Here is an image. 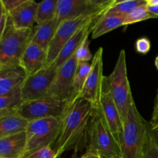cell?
<instances>
[{"label": "cell", "instance_id": "36", "mask_svg": "<svg viewBox=\"0 0 158 158\" xmlns=\"http://www.w3.org/2000/svg\"><path fill=\"white\" fill-rule=\"evenodd\" d=\"M148 131H149L150 134H151V137L153 138L154 141L158 147V130H152L150 128L149 123H148Z\"/></svg>", "mask_w": 158, "mask_h": 158}, {"label": "cell", "instance_id": "10", "mask_svg": "<svg viewBox=\"0 0 158 158\" xmlns=\"http://www.w3.org/2000/svg\"><path fill=\"white\" fill-rule=\"evenodd\" d=\"M57 69L58 68L52 65H46L37 72L28 75L21 87L23 101L47 97L48 91L55 78Z\"/></svg>", "mask_w": 158, "mask_h": 158}, {"label": "cell", "instance_id": "15", "mask_svg": "<svg viewBox=\"0 0 158 158\" xmlns=\"http://www.w3.org/2000/svg\"><path fill=\"white\" fill-rule=\"evenodd\" d=\"M38 6V2L30 0L9 12L14 27L18 29H32L36 24Z\"/></svg>", "mask_w": 158, "mask_h": 158}, {"label": "cell", "instance_id": "28", "mask_svg": "<svg viewBox=\"0 0 158 158\" xmlns=\"http://www.w3.org/2000/svg\"><path fill=\"white\" fill-rule=\"evenodd\" d=\"M143 158H158V147L148 131L143 151Z\"/></svg>", "mask_w": 158, "mask_h": 158}, {"label": "cell", "instance_id": "3", "mask_svg": "<svg viewBox=\"0 0 158 158\" xmlns=\"http://www.w3.org/2000/svg\"><path fill=\"white\" fill-rule=\"evenodd\" d=\"M105 84L114 99L123 121L130 107L134 103L127 77L126 52L123 49L120 50L119 53L113 72L110 76L105 77Z\"/></svg>", "mask_w": 158, "mask_h": 158}, {"label": "cell", "instance_id": "17", "mask_svg": "<svg viewBox=\"0 0 158 158\" xmlns=\"http://www.w3.org/2000/svg\"><path fill=\"white\" fill-rule=\"evenodd\" d=\"M28 74L19 66L0 69V96L20 89Z\"/></svg>", "mask_w": 158, "mask_h": 158}, {"label": "cell", "instance_id": "29", "mask_svg": "<svg viewBox=\"0 0 158 158\" xmlns=\"http://www.w3.org/2000/svg\"><path fill=\"white\" fill-rule=\"evenodd\" d=\"M27 158H60L56 152L51 147H45L32 153Z\"/></svg>", "mask_w": 158, "mask_h": 158}, {"label": "cell", "instance_id": "38", "mask_svg": "<svg viewBox=\"0 0 158 158\" xmlns=\"http://www.w3.org/2000/svg\"><path fill=\"white\" fill-rule=\"evenodd\" d=\"M146 2L148 6H158V0H146Z\"/></svg>", "mask_w": 158, "mask_h": 158}, {"label": "cell", "instance_id": "9", "mask_svg": "<svg viewBox=\"0 0 158 158\" xmlns=\"http://www.w3.org/2000/svg\"><path fill=\"white\" fill-rule=\"evenodd\" d=\"M103 55V47H100L93 57L90 70L80 97V99L89 102L94 109L99 107L104 86Z\"/></svg>", "mask_w": 158, "mask_h": 158}, {"label": "cell", "instance_id": "33", "mask_svg": "<svg viewBox=\"0 0 158 158\" xmlns=\"http://www.w3.org/2000/svg\"><path fill=\"white\" fill-rule=\"evenodd\" d=\"M149 127L152 130H158V109L153 111L152 117L149 122Z\"/></svg>", "mask_w": 158, "mask_h": 158}, {"label": "cell", "instance_id": "42", "mask_svg": "<svg viewBox=\"0 0 158 158\" xmlns=\"http://www.w3.org/2000/svg\"><path fill=\"white\" fill-rule=\"evenodd\" d=\"M101 158H121L120 156H112V157H108V156L101 155Z\"/></svg>", "mask_w": 158, "mask_h": 158}, {"label": "cell", "instance_id": "8", "mask_svg": "<svg viewBox=\"0 0 158 158\" xmlns=\"http://www.w3.org/2000/svg\"><path fill=\"white\" fill-rule=\"evenodd\" d=\"M67 108V102L45 97L37 100L24 101L17 113L29 121L39 119L60 117L64 114Z\"/></svg>", "mask_w": 158, "mask_h": 158}, {"label": "cell", "instance_id": "13", "mask_svg": "<svg viewBox=\"0 0 158 158\" xmlns=\"http://www.w3.org/2000/svg\"><path fill=\"white\" fill-rule=\"evenodd\" d=\"M98 108L100 109L108 127L120 143V135L123 130V119L120 116L114 99L112 98L106 88L105 80Z\"/></svg>", "mask_w": 158, "mask_h": 158}, {"label": "cell", "instance_id": "34", "mask_svg": "<svg viewBox=\"0 0 158 158\" xmlns=\"http://www.w3.org/2000/svg\"><path fill=\"white\" fill-rule=\"evenodd\" d=\"M81 158H101V155L97 151L90 149H86V152L81 156Z\"/></svg>", "mask_w": 158, "mask_h": 158}, {"label": "cell", "instance_id": "5", "mask_svg": "<svg viewBox=\"0 0 158 158\" xmlns=\"http://www.w3.org/2000/svg\"><path fill=\"white\" fill-rule=\"evenodd\" d=\"M32 32V29H16L9 19L6 30L0 35V69L19 65L20 59L31 40Z\"/></svg>", "mask_w": 158, "mask_h": 158}, {"label": "cell", "instance_id": "26", "mask_svg": "<svg viewBox=\"0 0 158 158\" xmlns=\"http://www.w3.org/2000/svg\"><path fill=\"white\" fill-rule=\"evenodd\" d=\"M149 19H157V17L149 12L148 5H143L136 8L131 13L124 17L125 26L134 24Z\"/></svg>", "mask_w": 158, "mask_h": 158}, {"label": "cell", "instance_id": "41", "mask_svg": "<svg viewBox=\"0 0 158 158\" xmlns=\"http://www.w3.org/2000/svg\"><path fill=\"white\" fill-rule=\"evenodd\" d=\"M69 158H81V157L78 155V151H73L72 155L70 156Z\"/></svg>", "mask_w": 158, "mask_h": 158}, {"label": "cell", "instance_id": "40", "mask_svg": "<svg viewBox=\"0 0 158 158\" xmlns=\"http://www.w3.org/2000/svg\"><path fill=\"white\" fill-rule=\"evenodd\" d=\"M158 109V89L157 91V95H156L155 100H154V110Z\"/></svg>", "mask_w": 158, "mask_h": 158}, {"label": "cell", "instance_id": "1", "mask_svg": "<svg viewBox=\"0 0 158 158\" xmlns=\"http://www.w3.org/2000/svg\"><path fill=\"white\" fill-rule=\"evenodd\" d=\"M94 107L89 102L78 99L67 105L62 117L61 127L53 148L60 157L68 151H82L87 147V133Z\"/></svg>", "mask_w": 158, "mask_h": 158}, {"label": "cell", "instance_id": "11", "mask_svg": "<svg viewBox=\"0 0 158 158\" xmlns=\"http://www.w3.org/2000/svg\"><path fill=\"white\" fill-rule=\"evenodd\" d=\"M78 64L79 61L74 54L72 57L59 66L55 78L48 91L49 97L56 100L67 102Z\"/></svg>", "mask_w": 158, "mask_h": 158}, {"label": "cell", "instance_id": "44", "mask_svg": "<svg viewBox=\"0 0 158 158\" xmlns=\"http://www.w3.org/2000/svg\"><path fill=\"white\" fill-rule=\"evenodd\" d=\"M32 1H35V0H32Z\"/></svg>", "mask_w": 158, "mask_h": 158}, {"label": "cell", "instance_id": "7", "mask_svg": "<svg viewBox=\"0 0 158 158\" xmlns=\"http://www.w3.org/2000/svg\"><path fill=\"white\" fill-rule=\"evenodd\" d=\"M108 9L109 7L105 8L99 12L90 14V15H82L77 18L72 19L64 20L60 23L57 26L55 35L48 48L47 65H51L53 63L63 46L82 26L95 19L99 15H102L103 12H106Z\"/></svg>", "mask_w": 158, "mask_h": 158}, {"label": "cell", "instance_id": "24", "mask_svg": "<svg viewBox=\"0 0 158 158\" xmlns=\"http://www.w3.org/2000/svg\"><path fill=\"white\" fill-rule=\"evenodd\" d=\"M59 0H42L39 3L36 24L46 23L56 18Z\"/></svg>", "mask_w": 158, "mask_h": 158}, {"label": "cell", "instance_id": "22", "mask_svg": "<svg viewBox=\"0 0 158 158\" xmlns=\"http://www.w3.org/2000/svg\"><path fill=\"white\" fill-rule=\"evenodd\" d=\"M90 67L91 63H86V62L79 63L77 72L74 76L72 86H71L69 98L67 100V105L71 104L74 103L76 100L80 99L83 86L90 70Z\"/></svg>", "mask_w": 158, "mask_h": 158}, {"label": "cell", "instance_id": "35", "mask_svg": "<svg viewBox=\"0 0 158 158\" xmlns=\"http://www.w3.org/2000/svg\"><path fill=\"white\" fill-rule=\"evenodd\" d=\"M114 0H93V2L97 7H107L111 6Z\"/></svg>", "mask_w": 158, "mask_h": 158}, {"label": "cell", "instance_id": "31", "mask_svg": "<svg viewBox=\"0 0 158 158\" xmlns=\"http://www.w3.org/2000/svg\"><path fill=\"white\" fill-rule=\"evenodd\" d=\"M29 1L30 0H0L1 6L4 7L8 12H10L13 9H16L19 6Z\"/></svg>", "mask_w": 158, "mask_h": 158}, {"label": "cell", "instance_id": "43", "mask_svg": "<svg viewBox=\"0 0 158 158\" xmlns=\"http://www.w3.org/2000/svg\"><path fill=\"white\" fill-rule=\"evenodd\" d=\"M155 66H156V68H157L158 70V55L157 56V57H156L155 59Z\"/></svg>", "mask_w": 158, "mask_h": 158}, {"label": "cell", "instance_id": "4", "mask_svg": "<svg viewBox=\"0 0 158 158\" xmlns=\"http://www.w3.org/2000/svg\"><path fill=\"white\" fill-rule=\"evenodd\" d=\"M86 149L97 151L103 156H120V145L108 127L99 108L94 109L87 133Z\"/></svg>", "mask_w": 158, "mask_h": 158}, {"label": "cell", "instance_id": "23", "mask_svg": "<svg viewBox=\"0 0 158 158\" xmlns=\"http://www.w3.org/2000/svg\"><path fill=\"white\" fill-rule=\"evenodd\" d=\"M21 88L4 96H0V117L17 113L23 103Z\"/></svg>", "mask_w": 158, "mask_h": 158}, {"label": "cell", "instance_id": "14", "mask_svg": "<svg viewBox=\"0 0 158 158\" xmlns=\"http://www.w3.org/2000/svg\"><path fill=\"white\" fill-rule=\"evenodd\" d=\"M47 51L29 42L19 61V66L28 75L34 73L47 65Z\"/></svg>", "mask_w": 158, "mask_h": 158}, {"label": "cell", "instance_id": "32", "mask_svg": "<svg viewBox=\"0 0 158 158\" xmlns=\"http://www.w3.org/2000/svg\"><path fill=\"white\" fill-rule=\"evenodd\" d=\"M9 13L1 6V15H0V35L3 34L8 26L9 22Z\"/></svg>", "mask_w": 158, "mask_h": 158}, {"label": "cell", "instance_id": "16", "mask_svg": "<svg viewBox=\"0 0 158 158\" xmlns=\"http://www.w3.org/2000/svg\"><path fill=\"white\" fill-rule=\"evenodd\" d=\"M104 13V12H103ZM100 16V15H99ZM98 16V17H99ZM97 17V18H98ZM97 18H96L95 19L91 21L90 23H87V24L84 25L83 26H82L69 40H68L67 43L63 46V47L62 48V49L60 50V52H59L58 56L56 58V60H54L53 63L51 65L56 66V67L58 68L59 66H61L63 63H64L67 60H69L70 57H72L74 54L77 52V49L80 46V45L81 44V43L83 42V40H84L85 37L88 35V34L91 33V29H92V26L94 25V22L97 19Z\"/></svg>", "mask_w": 158, "mask_h": 158}, {"label": "cell", "instance_id": "6", "mask_svg": "<svg viewBox=\"0 0 158 158\" xmlns=\"http://www.w3.org/2000/svg\"><path fill=\"white\" fill-rule=\"evenodd\" d=\"M62 118L49 117L29 121L26 133L27 138L24 157L45 147H51L56 143L61 127Z\"/></svg>", "mask_w": 158, "mask_h": 158}, {"label": "cell", "instance_id": "27", "mask_svg": "<svg viewBox=\"0 0 158 158\" xmlns=\"http://www.w3.org/2000/svg\"><path fill=\"white\" fill-rule=\"evenodd\" d=\"M89 34H88L85 37L84 40H83V42L80 45L75 53L79 63H83V62L89 63V61H92L93 60L94 56L92 55L90 50H89Z\"/></svg>", "mask_w": 158, "mask_h": 158}, {"label": "cell", "instance_id": "37", "mask_svg": "<svg viewBox=\"0 0 158 158\" xmlns=\"http://www.w3.org/2000/svg\"><path fill=\"white\" fill-rule=\"evenodd\" d=\"M148 10L151 13H152L153 15H155L157 18H158V6H148Z\"/></svg>", "mask_w": 158, "mask_h": 158}, {"label": "cell", "instance_id": "18", "mask_svg": "<svg viewBox=\"0 0 158 158\" xmlns=\"http://www.w3.org/2000/svg\"><path fill=\"white\" fill-rule=\"evenodd\" d=\"M26 145V132L0 138V158H23Z\"/></svg>", "mask_w": 158, "mask_h": 158}, {"label": "cell", "instance_id": "21", "mask_svg": "<svg viewBox=\"0 0 158 158\" xmlns=\"http://www.w3.org/2000/svg\"><path fill=\"white\" fill-rule=\"evenodd\" d=\"M103 13L94 22L91 29L93 39L102 36L107 32H111L120 26H125L124 17L105 15Z\"/></svg>", "mask_w": 158, "mask_h": 158}, {"label": "cell", "instance_id": "20", "mask_svg": "<svg viewBox=\"0 0 158 158\" xmlns=\"http://www.w3.org/2000/svg\"><path fill=\"white\" fill-rule=\"evenodd\" d=\"M29 121L18 113L0 117V138L26 132Z\"/></svg>", "mask_w": 158, "mask_h": 158}, {"label": "cell", "instance_id": "19", "mask_svg": "<svg viewBox=\"0 0 158 158\" xmlns=\"http://www.w3.org/2000/svg\"><path fill=\"white\" fill-rule=\"evenodd\" d=\"M56 28V18L41 24H36V26L32 28L30 42L38 45L42 49L47 51L49 44L55 35Z\"/></svg>", "mask_w": 158, "mask_h": 158}, {"label": "cell", "instance_id": "45", "mask_svg": "<svg viewBox=\"0 0 158 158\" xmlns=\"http://www.w3.org/2000/svg\"><path fill=\"white\" fill-rule=\"evenodd\" d=\"M145 1H146V0H145Z\"/></svg>", "mask_w": 158, "mask_h": 158}, {"label": "cell", "instance_id": "30", "mask_svg": "<svg viewBox=\"0 0 158 158\" xmlns=\"http://www.w3.org/2000/svg\"><path fill=\"white\" fill-rule=\"evenodd\" d=\"M151 41L147 37L139 38L135 43V49L138 53L142 55H146L151 50Z\"/></svg>", "mask_w": 158, "mask_h": 158}, {"label": "cell", "instance_id": "25", "mask_svg": "<svg viewBox=\"0 0 158 158\" xmlns=\"http://www.w3.org/2000/svg\"><path fill=\"white\" fill-rule=\"evenodd\" d=\"M143 5H147V2L145 0H134V1L124 2L119 3L114 6H111L104 12L103 15L126 17L136 8L143 6Z\"/></svg>", "mask_w": 158, "mask_h": 158}, {"label": "cell", "instance_id": "2", "mask_svg": "<svg viewBox=\"0 0 158 158\" xmlns=\"http://www.w3.org/2000/svg\"><path fill=\"white\" fill-rule=\"evenodd\" d=\"M148 134V122L141 117L134 102L123 121L120 138L121 158H143Z\"/></svg>", "mask_w": 158, "mask_h": 158}, {"label": "cell", "instance_id": "12", "mask_svg": "<svg viewBox=\"0 0 158 158\" xmlns=\"http://www.w3.org/2000/svg\"><path fill=\"white\" fill-rule=\"evenodd\" d=\"M107 7H97L94 4L93 0H59L56 14L57 26L64 20L90 15Z\"/></svg>", "mask_w": 158, "mask_h": 158}, {"label": "cell", "instance_id": "39", "mask_svg": "<svg viewBox=\"0 0 158 158\" xmlns=\"http://www.w3.org/2000/svg\"><path fill=\"white\" fill-rule=\"evenodd\" d=\"M129 1H134V0H114L111 6H114V5L119 4V3L124 2H129Z\"/></svg>", "mask_w": 158, "mask_h": 158}]
</instances>
